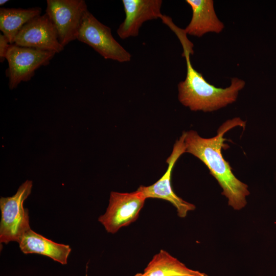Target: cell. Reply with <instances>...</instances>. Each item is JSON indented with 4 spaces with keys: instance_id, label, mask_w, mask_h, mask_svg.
Returning a JSON list of instances; mask_svg holds the SVG:
<instances>
[{
    "instance_id": "13",
    "label": "cell",
    "mask_w": 276,
    "mask_h": 276,
    "mask_svg": "<svg viewBox=\"0 0 276 276\" xmlns=\"http://www.w3.org/2000/svg\"><path fill=\"white\" fill-rule=\"evenodd\" d=\"M146 276H208L191 269L167 251L161 249L144 269Z\"/></svg>"
},
{
    "instance_id": "2",
    "label": "cell",
    "mask_w": 276,
    "mask_h": 276,
    "mask_svg": "<svg viewBox=\"0 0 276 276\" xmlns=\"http://www.w3.org/2000/svg\"><path fill=\"white\" fill-rule=\"evenodd\" d=\"M162 21L175 33L180 40L183 48L182 56L186 61V77L178 84L179 101L192 111L204 112L217 110L236 101L239 91L245 85V81L234 78L231 85L225 88L216 87L208 83L192 66L190 55L194 53L193 44L188 39L184 29L176 26L168 16H165Z\"/></svg>"
},
{
    "instance_id": "8",
    "label": "cell",
    "mask_w": 276,
    "mask_h": 276,
    "mask_svg": "<svg viewBox=\"0 0 276 276\" xmlns=\"http://www.w3.org/2000/svg\"><path fill=\"white\" fill-rule=\"evenodd\" d=\"M186 132H183L173 146L171 155L166 160L168 168L162 177L156 182L149 186H141L137 190L146 199L158 198L170 202L175 207L179 217H185L189 211L195 209V206L178 196L173 191L171 182L173 168L179 157L186 152L185 140Z\"/></svg>"
},
{
    "instance_id": "12",
    "label": "cell",
    "mask_w": 276,
    "mask_h": 276,
    "mask_svg": "<svg viewBox=\"0 0 276 276\" xmlns=\"http://www.w3.org/2000/svg\"><path fill=\"white\" fill-rule=\"evenodd\" d=\"M18 243L21 251L25 254L45 256L62 265L67 264L72 250L69 245L54 242L31 228L23 234Z\"/></svg>"
},
{
    "instance_id": "17",
    "label": "cell",
    "mask_w": 276,
    "mask_h": 276,
    "mask_svg": "<svg viewBox=\"0 0 276 276\" xmlns=\"http://www.w3.org/2000/svg\"><path fill=\"white\" fill-rule=\"evenodd\" d=\"M134 276H146L144 273H137L135 274Z\"/></svg>"
},
{
    "instance_id": "16",
    "label": "cell",
    "mask_w": 276,
    "mask_h": 276,
    "mask_svg": "<svg viewBox=\"0 0 276 276\" xmlns=\"http://www.w3.org/2000/svg\"><path fill=\"white\" fill-rule=\"evenodd\" d=\"M8 2V1H7V0H1L0 1V5L3 6V5L6 4Z\"/></svg>"
},
{
    "instance_id": "7",
    "label": "cell",
    "mask_w": 276,
    "mask_h": 276,
    "mask_svg": "<svg viewBox=\"0 0 276 276\" xmlns=\"http://www.w3.org/2000/svg\"><path fill=\"white\" fill-rule=\"evenodd\" d=\"M55 54L11 44L6 58L9 65L6 74L10 89L15 88L21 82L31 80L35 71L48 65Z\"/></svg>"
},
{
    "instance_id": "15",
    "label": "cell",
    "mask_w": 276,
    "mask_h": 276,
    "mask_svg": "<svg viewBox=\"0 0 276 276\" xmlns=\"http://www.w3.org/2000/svg\"><path fill=\"white\" fill-rule=\"evenodd\" d=\"M10 44L9 39L4 34H0V61L3 62L6 58V55Z\"/></svg>"
},
{
    "instance_id": "11",
    "label": "cell",
    "mask_w": 276,
    "mask_h": 276,
    "mask_svg": "<svg viewBox=\"0 0 276 276\" xmlns=\"http://www.w3.org/2000/svg\"><path fill=\"white\" fill-rule=\"evenodd\" d=\"M192 10V16L184 29L187 35L201 37L206 33H220L224 24L218 19L213 0H186Z\"/></svg>"
},
{
    "instance_id": "10",
    "label": "cell",
    "mask_w": 276,
    "mask_h": 276,
    "mask_svg": "<svg viewBox=\"0 0 276 276\" xmlns=\"http://www.w3.org/2000/svg\"><path fill=\"white\" fill-rule=\"evenodd\" d=\"M125 17L117 30L122 39L138 36L143 24L160 18L162 0H123Z\"/></svg>"
},
{
    "instance_id": "5",
    "label": "cell",
    "mask_w": 276,
    "mask_h": 276,
    "mask_svg": "<svg viewBox=\"0 0 276 276\" xmlns=\"http://www.w3.org/2000/svg\"><path fill=\"white\" fill-rule=\"evenodd\" d=\"M45 13L54 25L64 47L77 39L83 19L88 11L84 0H48Z\"/></svg>"
},
{
    "instance_id": "6",
    "label": "cell",
    "mask_w": 276,
    "mask_h": 276,
    "mask_svg": "<svg viewBox=\"0 0 276 276\" xmlns=\"http://www.w3.org/2000/svg\"><path fill=\"white\" fill-rule=\"evenodd\" d=\"M146 199L137 189L130 193L112 191L106 211L98 221L108 233L114 234L138 218Z\"/></svg>"
},
{
    "instance_id": "14",
    "label": "cell",
    "mask_w": 276,
    "mask_h": 276,
    "mask_svg": "<svg viewBox=\"0 0 276 276\" xmlns=\"http://www.w3.org/2000/svg\"><path fill=\"white\" fill-rule=\"evenodd\" d=\"M39 7L29 9H0V30L14 44L15 38L23 26L33 18L41 15Z\"/></svg>"
},
{
    "instance_id": "3",
    "label": "cell",
    "mask_w": 276,
    "mask_h": 276,
    "mask_svg": "<svg viewBox=\"0 0 276 276\" xmlns=\"http://www.w3.org/2000/svg\"><path fill=\"white\" fill-rule=\"evenodd\" d=\"M32 186V181L27 180L20 186L14 195L1 198V243L18 242L23 234L31 228L28 210L23 205L31 193Z\"/></svg>"
},
{
    "instance_id": "4",
    "label": "cell",
    "mask_w": 276,
    "mask_h": 276,
    "mask_svg": "<svg viewBox=\"0 0 276 276\" xmlns=\"http://www.w3.org/2000/svg\"><path fill=\"white\" fill-rule=\"evenodd\" d=\"M77 39L91 47L105 59L129 62L131 55L113 37L110 28L89 11L85 14Z\"/></svg>"
},
{
    "instance_id": "1",
    "label": "cell",
    "mask_w": 276,
    "mask_h": 276,
    "mask_svg": "<svg viewBox=\"0 0 276 276\" xmlns=\"http://www.w3.org/2000/svg\"><path fill=\"white\" fill-rule=\"evenodd\" d=\"M244 128L245 122L235 118L225 122L217 130V134L211 138H203L194 130L186 132L185 143L186 152L199 159L209 169L210 174L217 180L222 189V194L228 199V204L239 210L246 204L249 194L248 186L239 180L232 171L228 162L223 158L221 149L226 144L224 134L236 126Z\"/></svg>"
},
{
    "instance_id": "9",
    "label": "cell",
    "mask_w": 276,
    "mask_h": 276,
    "mask_svg": "<svg viewBox=\"0 0 276 276\" xmlns=\"http://www.w3.org/2000/svg\"><path fill=\"white\" fill-rule=\"evenodd\" d=\"M14 44L56 53L64 49L59 41L57 31L46 13L24 25L16 35Z\"/></svg>"
}]
</instances>
